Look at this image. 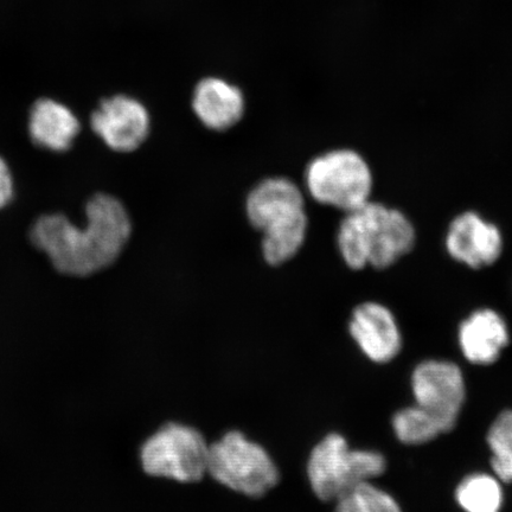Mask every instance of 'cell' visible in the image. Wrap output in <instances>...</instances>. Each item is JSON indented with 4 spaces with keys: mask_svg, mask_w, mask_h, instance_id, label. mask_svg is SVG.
Segmentation results:
<instances>
[{
    "mask_svg": "<svg viewBox=\"0 0 512 512\" xmlns=\"http://www.w3.org/2000/svg\"><path fill=\"white\" fill-rule=\"evenodd\" d=\"M85 226H75L67 216H41L30 238L46 253L57 271L72 277H88L105 270L124 251L131 238L132 223L124 204L99 194L89 200Z\"/></svg>",
    "mask_w": 512,
    "mask_h": 512,
    "instance_id": "obj_1",
    "label": "cell"
},
{
    "mask_svg": "<svg viewBox=\"0 0 512 512\" xmlns=\"http://www.w3.org/2000/svg\"><path fill=\"white\" fill-rule=\"evenodd\" d=\"M337 240L345 264L352 270L367 266L384 270L413 251L416 232L402 211L369 201L348 211Z\"/></svg>",
    "mask_w": 512,
    "mask_h": 512,
    "instance_id": "obj_2",
    "label": "cell"
},
{
    "mask_svg": "<svg viewBox=\"0 0 512 512\" xmlns=\"http://www.w3.org/2000/svg\"><path fill=\"white\" fill-rule=\"evenodd\" d=\"M387 470L383 454L352 450L342 434L330 433L313 447L307 460V479L323 502H336L355 486L373 482Z\"/></svg>",
    "mask_w": 512,
    "mask_h": 512,
    "instance_id": "obj_3",
    "label": "cell"
},
{
    "mask_svg": "<svg viewBox=\"0 0 512 512\" xmlns=\"http://www.w3.org/2000/svg\"><path fill=\"white\" fill-rule=\"evenodd\" d=\"M208 475L249 498L264 497L280 480L270 453L240 431H230L209 446Z\"/></svg>",
    "mask_w": 512,
    "mask_h": 512,
    "instance_id": "obj_4",
    "label": "cell"
},
{
    "mask_svg": "<svg viewBox=\"0 0 512 512\" xmlns=\"http://www.w3.org/2000/svg\"><path fill=\"white\" fill-rule=\"evenodd\" d=\"M209 446L196 428L169 422L145 440L140 463L149 476L196 483L208 475Z\"/></svg>",
    "mask_w": 512,
    "mask_h": 512,
    "instance_id": "obj_5",
    "label": "cell"
},
{
    "mask_svg": "<svg viewBox=\"0 0 512 512\" xmlns=\"http://www.w3.org/2000/svg\"><path fill=\"white\" fill-rule=\"evenodd\" d=\"M306 187L325 206L348 211L364 206L373 191V174L364 158L352 150H336L307 166Z\"/></svg>",
    "mask_w": 512,
    "mask_h": 512,
    "instance_id": "obj_6",
    "label": "cell"
},
{
    "mask_svg": "<svg viewBox=\"0 0 512 512\" xmlns=\"http://www.w3.org/2000/svg\"><path fill=\"white\" fill-rule=\"evenodd\" d=\"M412 390L415 405L433 414L446 433L456 427L466 398L463 371L457 364L438 360L420 363L412 374Z\"/></svg>",
    "mask_w": 512,
    "mask_h": 512,
    "instance_id": "obj_7",
    "label": "cell"
},
{
    "mask_svg": "<svg viewBox=\"0 0 512 512\" xmlns=\"http://www.w3.org/2000/svg\"><path fill=\"white\" fill-rule=\"evenodd\" d=\"M246 209L249 222L262 235L307 226L302 191L287 178H268L256 185Z\"/></svg>",
    "mask_w": 512,
    "mask_h": 512,
    "instance_id": "obj_8",
    "label": "cell"
},
{
    "mask_svg": "<svg viewBox=\"0 0 512 512\" xmlns=\"http://www.w3.org/2000/svg\"><path fill=\"white\" fill-rule=\"evenodd\" d=\"M91 126L111 150L133 152L149 136L151 119L142 102L115 95L101 102L92 114Z\"/></svg>",
    "mask_w": 512,
    "mask_h": 512,
    "instance_id": "obj_9",
    "label": "cell"
},
{
    "mask_svg": "<svg viewBox=\"0 0 512 512\" xmlns=\"http://www.w3.org/2000/svg\"><path fill=\"white\" fill-rule=\"evenodd\" d=\"M503 246L501 230L475 211H466L454 217L448 226V255L472 270L494 265L501 258Z\"/></svg>",
    "mask_w": 512,
    "mask_h": 512,
    "instance_id": "obj_10",
    "label": "cell"
},
{
    "mask_svg": "<svg viewBox=\"0 0 512 512\" xmlns=\"http://www.w3.org/2000/svg\"><path fill=\"white\" fill-rule=\"evenodd\" d=\"M352 338L370 361L383 364L400 354L402 337L398 322L388 307L363 303L352 312L349 323Z\"/></svg>",
    "mask_w": 512,
    "mask_h": 512,
    "instance_id": "obj_11",
    "label": "cell"
},
{
    "mask_svg": "<svg viewBox=\"0 0 512 512\" xmlns=\"http://www.w3.org/2000/svg\"><path fill=\"white\" fill-rule=\"evenodd\" d=\"M458 341L467 361L476 366H489L510 342L508 325L498 312L480 309L460 324Z\"/></svg>",
    "mask_w": 512,
    "mask_h": 512,
    "instance_id": "obj_12",
    "label": "cell"
},
{
    "mask_svg": "<svg viewBox=\"0 0 512 512\" xmlns=\"http://www.w3.org/2000/svg\"><path fill=\"white\" fill-rule=\"evenodd\" d=\"M192 108L210 130L226 131L243 117L245 98L240 89L229 82L208 78L196 86Z\"/></svg>",
    "mask_w": 512,
    "mask_h": 512,
    "instance_id": "obj_13",
    "label": "cell"
},
{
    "mask_svg": "<svg viewBox=\"0 0 512 512\" xmlns=\"http://www.w3.org/2000/svg\"><path fill=\"white\" fill-rule=\"evenodd\" d=\"M80 133V121L67 106L55 100L41 99L32 106L29 134L32 142L43 149L64 152Z\"/></svg>",
    "mask_w": 512,
    "mask_h": 512,
    "instance_id": "obj_14",
    "label": "cell"
},
{
    "mask_svg": "<svg viewBox=\"0 0 512 512\" xmlns=\"http://www.w3.org/2000/svg\"><path fill=\"white\" fill-rule=\"evenodd\" d=\"M501 480L488 473H473L462 480L456 499L465 512H501L504 495Z\"/></svg>",
    "mask_w": 512,
    "mask_h": 512,
    "instance_id": "obj_15",
    "label": "cell"
},
{
    "mask_svg": "<svg viewBox=\"0 0 512 512\" xmlns=\"http://www.w3.org/2000/svg\"><path fill=\"white\" fill-rule=\"evenodd\" d=\"M392 424L396 438L406 445H424L446 433L441 422L418 405L396 413Z\"/></svg>",
    "mask_w": 512,
    "mask_h": 512,
    "instance_id": "obj_16",
    "label": "cell"
},
{
    "mask_svg": "<svg viewBox=\"0 0 512 512\" xmlns=\"http://www.w3.org/2000/svg\"><path fill=\"white\" fill-rule=\"evenodd\" d=\"M491 467L495 476L503 483L512 482V411L499 414L491 425L488 437Z\"/></svg>",
    "mask_w": 512,
    "mask_h": 512,
    "instance_id": "obj_17",
    "label": "cell"
},
{
    "mask_svg": "<svg viewBox=\"0 0 512 512\" xmlns=\"http://www.w3.org/2000/svg\"><path fill=\"white\" fill-rule=\"evenodd\" d=\"M335 503V512H402L392 495L371 482L355 486Z\"/></svg>",
    "mask_w": 512,
    "mask_h": 512,
    "instance_id": "obj_18",
    "label": "cell"
},
{
    "mask_svg": "<svg viewBox=\"0 0 512 512\" xmlns=\"http://www.w3.org/2000/svg\"><path fill=\"white\" fill-rule=\"evenodd\" d=\"M14 197V179L8 164L0 158V209L5 208Z\"/></svg>",
    "mask_w": 512,
    "mask_h": 512,
    "instance_id": "obj_19",
    "label": "cell"
}]
</instances>
